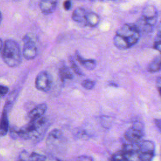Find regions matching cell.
<instances>
[{
  "instance_id": "6da1fadb",
  "label": "cell",
  "mask_w": 161,
  "mask_h": 161,
  "mask_svg": "<svg viewBox=\"0 0 161 161\" xmlns=\"http://www.w3.org/2000/svg\"><path fill=\"white\" fill-rule=\"evenodd\" d=\"M141 33L135 24H125L116 31L113 43L118 49H128L138 42Z\"/></svg>"
},
{
  "instance_id": "7a4b0ae2",
  "label": "cell",
  "mask_w": 161,
  "mask_h": 161,
  "mask_svg": "<svg viewBox=\"0 0 161 161\" xmlns=\"http://www.w3.org/2000/svg\"><path fill=\"white\" fill-rule=\"evenodd\" d=\"M47 119L42 116L29 122L18 129V137L23 140H37L40 138L46 130Z\"/></svg>"
},
{
  "instance_id": "3957f363",
  "label": "cell",
  "mask_w": 161,
  "mask_h": 161,
  "mask_svg": "<svg viewBox=\"0 0 161 161\" xmlns=\"http://www.w3.org/2000/svg\"><path fill=\"white\" fill-rule=\"evenodd\" d=\"M1 57L8 67L15 68L19 66L22 61V52L19 44L14 40H6L3 43Z\"/></svg>"
},
{
  "instance_id": "277c9868",
  "label": "cell",
  "mask_w": 161,
  "mask_h": 161,
  "mask_svg": "<svg viewBox=\"0 0 161 161\" xmlns=\"http://www.w3.org/2000/svg\"><path fill=\"white\" fill-rule=\"evenodd\" d=\"M37 37L33 33H26L23 38L22 55L28 60L35 58L38 54V47L36 45Z\"/></svg>"
},
{
  "instance_id": "5b68a950",
  "label": "cell",
  "mask_w": 161,
  "mask_h": 161,
  "mask_svg": "<svg viewBox=\"0 0 161 161\" xmlns=\"http://www.w3.org/2000/svg\"><path fill=\"white\" fill-rule=\"evenodd\" d=\"M155 144L151 140H141L139 142L138 160L149 161L155 156Z\"/></svg>"
},
{
  "instance_id": "8992f818",
  "label": "cell",
  "mask_w": 161,
  "mask_h": 161,
  "mask_svg": "<svg viewBox=\"0 0 161 161\" xmlns=\"http://www.w3.org/2000/svg\"><path fill=\"white\" fill-rule=\"evenodd\" d=\"M52 85V76L47 71L43 70L38 74L35 79V87L37 89L43 92H48L50 90Z\"/></svg>"
},
{
  "instance_id": "52a82bcc",
  "label": "cell",
  "mask_w": 161,
  "mask_h": 161,
  "mask_svg": "<svg viewBox=\"0 0 161 161\" xmlns=\"http://www.w3.org/2000/svg\"><path fill=\"white\" fill-rule=\"evenodd\" d=\"M64 135L61 130L58 129L52 130L48 134L47 138V144L48 147H55L62 143Z\"/></svg>"
},
{
  "instance_id": "ba28073f",
  "label": "cell",
  "mask_w": 161,
  "mask_h": 161,
  "mask_svg": "<svg viewBox=\"0 0 161 161\" xmlns=\"http://www.w3.org/2000/svg\"><path fill=\"white\" fill-rule=\"evenodd\" d=\"M144 135L145 133L143 131L139 130L131 126L126 131L125 138L129 143H138L142 140Z\"/></svg>"
},
{
  "instance_id": "9c48e42d",
  "label": "cell",
  "mask_w": 161,
  "mask_h": 161,
  "mask_svg": "<svg viewBox=\"0 0 161 161\" xmlns=\"http://www.w3.org/2000/svg\"><path fill=\"white\" fill-rule=\"evenodd\" d=\"M47 110V105L45 103H41L34 107L28 114L27 116L30 120L35 119L45 114Z\"/></svg>"
},
{
  "instance_id": "30bf717a",
  "label": "cell",
  "mask_w": 161,
  "mask_h": 161,
  "mask_svg": "<svg viewBox=\"0 0 161 161\" xmlns=\"http://www.w3.org/2000/svg\"><path fill=\"white\" fill-rule=\"evenodd\" d=\"M57 4V0H40L39 6L43 14H48L55 11Z\"/></svg>"
},
{
  "instance_id": "8fae6325",
  "label": "cell",
  "mask_w": 161,
  "mask_h": 161,
  "mask_svg": "<svg viewBox=\"0 0 161 161\" xmlns=\"http://www.w3.org/2000/svg\"><path fill=\"white\" fill-rule=\"evenodd\" d=\"M8 111L3 108L0 117V136H4L9 131V121L8 116Z\"/></svg>"
},
{
  "instance_id": "7c38bea8",
  "label": "cell",
  "mask_w": 161,
  "mask_h": 161,
  "mask_svg": "<svg viewBox=\"0 0 161 161\" xmlns=\"http://www.w3.org/2000/svg\"><path fill=\"white\" fill-rule=\"evenodd\" d=\"M87 11L82 8H76L72 15V19L78 23L82 24L86 26V14Z\"/></svg>"
},
{
  "instance_id": "4fadbf2b",
  "label": "cell",
  "mask_w": 161,
  "mask_h": 161,
  "mask_svg": "<svg viewBox=\"0 0 161 161\" xmlns=\"http://www.w3.org/2000/svg\"><path fill=\"white\" fill-rule=\"evenodd\" d=\"M76 58L77 60L82 65V67H84L85 69L91 70H93L96 67V62L95 60L93 59H85L77 51L75 52Z\"/></svg>"
},
{
  "instance_id": "5bb4252c",
  "label": "cell",
  "mask_w": 161,
  "mask_h": 161,
  "mask_svg": "<svg viewBox=\"0 0 161 161\" xmlns=\"http://www.w3.org/2000/svg\"><path fill=\"white\" fill-rule=\"evenodd\" d=\"M100 21L99 16L94 12H87L86 14V26H96Z\"/></svg>"
},
{
  "instance_id": "9a60e30c",
  "label": "cell",
  "mask_w": 161,
  "mask_h": 161,
  "mask_svg": "<svg viewBox=\"0 0 161 161\" xmlns=\"http://www.w3.org/2000/svg\"><path fill=\"white\" fill-rule=\"evenodd\" d=\"M161 68V58L160 55H158L153 58V59L150 62L147 67V70L149 72L155 73L160 70Z\"/></svg>"
},
{
  "instance_id": "2e32d148",
  "label": "cell",
  "mask_w": 161,
  "mask_h": 161,
  "mask_svg": "<svg viewBox=\"0 0 161 161\" xmlns=\"http://www.w3.org/2000/svg\"><path fill=\"white\" fill-rule=\"evenodd\" d=\"M142 16L147 19L157 18V11L156 8L152 5H147L145 6L142 11Z\"/></svg>"
},
{
  "instance_id": "e0dca14e",
  "label": "cell",
  "mask_w": 161,
  "mask_h": 161,
  "mask_svg": "<svg viewBox=\"0 0 161 161\" xmlns=\"http://www.w3.org/2000/svg\"><path fill=\"white\" fill-rule=\"evenodd\" d=\"M59 77L62 82H64L66 79H72L74 77L72 72L70 71V69L67 65H62L60 69L58 71Z\"/></svg>"
},
{
  "instance_id": "ac0fdd59",
  "label": "cell",
  "mask_w": 161,
  "mask_h": 161,
  "mask_svg": "<svg viewBox=\"0 0 161 161\" xmlns=\"http://www.w3.org/2000/svg\"><path fill=\"white\" fill-rule=\"evenodd\" d=\"M69 63H70V67H71L72 70H74V72L76 74H77L78 75H80V76L84 75L83 72H82L80 69L79 67V66L77 65V64L75 63V60H74V59L72 57H71V56L69 57Z\"/></svg>"
},
{
  "instance_id": "d6986e66",
  "label": "cell",
  "mask_w": 161,
  "mask_h": 161,
  "mask_svg": "<svg viewBox=\"0 0 161 161\" xmlns=\"http://www.w3.org/2000/svg\"><path fill=\"white\" fill-rule=\"evenodd\" d=\"M153 48L155 49L156 50H158V52H160V50H161V33H160V27L158 28L157 35L155 39V42L153 43Z\"/></svg>"
},
{
  "instance_id": "ffe728a7",
  "label": "cell",
  "mask_w": 161,
  "mask_h": 161,
  "mask_svg": "<svg viewBox=\"0 0 161 161\" xmlns=\"http://www.w3.org/2000/svg\"><path fill=\"white\" fill-rule=\"evenodd\" d=\"M46 159V156L40 155L36 152H32L30 154H28V160H45Z\"/></svg>"
},
{
  "instance_id": "44dd1931",
  "label": "cell",
  "mask_w": 161,
  "mask_h": 161,
  "mask_svg": "<svg viewBox=\"0 0 161 161\" xmlns=\"http://www.w3.org/2000/svg\"><path fill=\"white\" fill-rule=\"evenodd\" d=\"M81 84H82V86L84 89H86L87 90H91V89H93V87H94V86L96 84V82H95V81L90 80V79H86L82 82Z\"/></svg>"
},
{
  "instance_id": "7402d4cb",
  "label": "cell",
  "mask_w": 161,
  "mask_h": 161,
  "mask_svg": "<svg viewBox=\"0 0 161 161\" xmlns=\"http://www.w3.org/2000/svg\"><path fill=\"white\" fill-rule=\"evenodd\" d=\"M111 118L108 116H102L101 117V123L103 127L108 128L111 125Z\"/></svg>"
},
{
  "instance_id": "603a6c76",
  "label": "cell",
  "mask_w": 161,
  "mask_h": 161,
  "mask_svg": "<svg viewBox=\"0 0 161 161\" xmlns=\"http://www.w3.org/2000/svg\"><path fill=\"white\" fill-rule=\"evenodd\" d=\"M9 131L11 138L16 139L18 137V129L15 126H11L9 128Z\"/></svg>"
},
{
  "instance_id": "cb8c5ba5",
  "label": "cell",
  "mask_w": 161,
  "mask_h": 161,
  "mask_svg": "<svg viewBox=\"0 0 161 161\" xmlns=\"http://www.w3.org/2000/svg\"><path fill=\"white\" fill-rule=\"evenodd\" d=\"M109 160H126L124 154L122 152V151H120V152L113 155Z\"/></svg>"
},
{
  "instance_id": "d4e9b609",
  "label": "cell",
  "mask_w": 161,
  "mask_h": 161,
  "mask_svg": "<svg viewBox=\"0 0 161 161\" xmlns=\"http://www.w3.org/2000/svg\"><path fill=\"white\" fill-rule=\"evenodd\" d=\"M132 127H133L136 129H138L139 130H141V131H144V130H145L144 125L141 121H135L132 125Z\"/></svg>"
},
{
  "instance_id": "484cf974",
  "label": "cell",
  "mask_w": 161,
  "mask_h": 161,
  "mask_svg": "<svg viewBox=\"0 0 161 161\" xmlns=\"http://www.w3.org/2000/svg\"><path fill=\"white\" fill-rule=\"evenodd\" d=\"M9 91V88L7 86L0 85V95L1 96H5L6 94H8Z\"/></svg>"
},
{
  "instance_id": "4316f807",
  "label": "cell",
  "mask_w": 161,
  "mask_h": 161,
  "mask_svg": "<svg viewBox=\"0 0 161 161\" xmlns=\"http://www.w3.org/2000/svg\"><path fill=\"white\" fill-rule=\"evenodd\" d=\"M63 6L65 10L69 11L70 9L72 7V3L71 0H65L63 3Z\"/></svg>"
},
{
  "instance_id": "83f0119b",
  "label": "cell",
  "mask_w": 161,
  "mask_h": 161,
  "mask_svg": "<svg viewBox=\"0 0 161 161\" xmlns=\"http://www.w3.org/2000/svg\"><path fill=\"white\" fill-rule=\"evenodd\" d=\"M76 136H79V138H86L87 136H88V135L86 133V132L85 131V130H78L77 131V133L75 135Z\"/></svg>"
},
{
  "instance_id": "f1b7e54d",
  "label": "cell",
  "mask_w": 161,
  "mask_h": 161,
  "mask_svg": "<svg viewBox=\"0 0 161 161\" xmlns=\"http://www.w3.org/2000/svg\"><path fill=\"white\" fill-rule=\"evenodd\" d=\"M76 160H86V161H91L92 160L93 158L90 157V156H87V155H81V156H79Z\"/></svg>"
},
{
  "instance_id": "f546056e",
  "label": "cell",
  "mask_w": 161,
  "mask_h": 161,
  "mask_svg": "<svg viewBox=\"0 0 161 161\" xmlns=\"http://www.w3.org/2000/svg\"><path fill=\"white\" fill-rule=\"evenodd\" d=\"M156 86H157V88L158 89V92L160 94V87H161V79L160 77L158 76L156 80Z\"/></svg>"
},
{
  "instance_id": "4dcf8cb0",
  "label": "cell",
  "mask_w": 161,
  "mask_h": 161,
  "mask_svg": "<svg viewBox=\"0 0 161 161\" xmlns=\"http://www.w3.org/2000/svg\"><path fill=\"white\" fill-rule=\"evenodd\" d=\"M154 123H155L156 126L157 127L158 131H160V130H161V121H160V119H155Z\"/></svg>"
},
{
  "instance_id": "1f68e13d",
  "label": "cell",
  "mask_w": 161,
  "mask_h": 161,
  "mask_svg": "<svg viewBox=\"0 0 161 161\" xmlns=\"http://www.w3.org/2000/svg\"><path fill=\"white\" fill-rule=\"evenodd\" d=\"M3 42L1 38H0V57L1 56L2 54V51H3Z\"/></svg>"
},
{
  "instance_id": "d6a6232c",
  "label": "cell",
  "mask_w": 161,
  "mask_h": 161,
  "mask_svg": "<svg viewBox=\"0 0 161 161\" xmlns=\"http://www.w3.org/2000/svg\"><path fill=\"white\" fill-rule=\"evenodd\" d=\"M109 85L111 86H114V87H118V85L116 84V83H114V82H110L109 83Z\"/></svg>"
},
{
  "instance_id": "836d02e7",
  "label": "cell",
  "mask_w": 161,
  "mask_h": 161,
  "mask_svg": "<svg viewBox=\"0 0 161 161\" xmlns=\"http://www.w3.org/2000/svg\"><path fill=\"white\" fill-rule=\"evenodd\" d=\"M2 19H3V15H2V13H1V11H0V25L1 23V21H2Z\"/></svg>"
},
{
  "instance_id": "e575fe53",
  "label": "cell",
  "mask_w": 161,
  "mask_h": 161,
  "mask_svg": "<svg viewBox=\"0 0 161 161\" xmlns=\"http://www.w3.org/2000/svg\"><path fill=\"white\" fill-rule=\"evenodd\" d=\"M113 1H115V0H113Z\"/></svg>"
}]
</instances>
